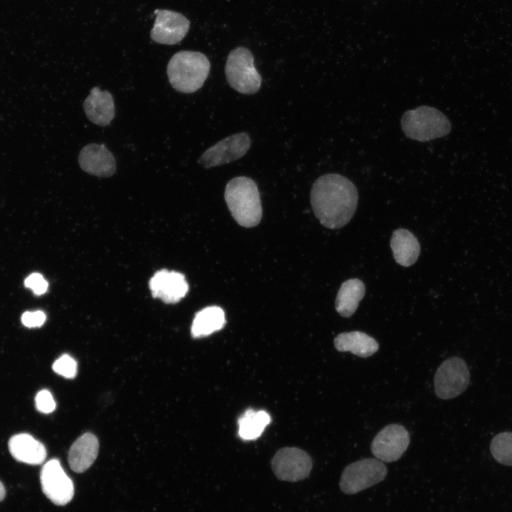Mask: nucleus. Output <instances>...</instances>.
I'll return each instance as SVG.
<instances>
[{
	"mask_svg": "<svg viewBox=\"0 0 512 512\" xmlns=\"http://www.w3.org/2000/svg\"><path fill=\"white\" fill-rule=\"evenodd\" d=\"M251 145L250 136L245 132L232 134L208 149L198 163L206 169L218 166L243 156Z\"/></svg>",
	"mask_w": 512,
	"mask_h": 512,
	"instance_id": "obj_9",
	"label": "nucleus"
},
{
	"mask_svg": "<svg viewBox=\"0 0 512 512\" xmlns=\"http://www.w3.org/2000/svg\"><path fill=\"white\" fill-rule=\"evenodd\" d=\"M390 247L396 262L404 267L413 265L420 253L417 239L406 229L399 228L393 232Z\"/></svg>",
	"mask_w": 512,
	"mask_h": 512,
	"instance_id": "obj_19",
	"label": "nucleus"
},
{
	"mask_svg": "<svg viewBox=\"0 0 512 512\" xmlns=\"http://www.w3.org/2000/svg\"><path fill=\"white\" fill-rule=\"evenodd\" d=\"M26 287L33 290L36 295L44 294L48 289V282L40 273L31 274L24 281Z\"/></svg>",
	"mask_w": 512,
	"mask_h": 512,
	"instance_id": "obj_26",
	"label": "nucleus"
},
{
	"mask_svg": "<svg viewBox=\"0 0 512 512\" xmlns=\"http://www.w3.org/2000/svg\"><path fill=\"white\" fill-rule=\"evenodd\" d=\"M490 450L497 462L512 466V432H504L496 435L491 440Z\"/></svg>",
	"mask_w": 512,
	"mask_h": 512,
	"instance_id": "obj_23",
	"label": "nucleus"
},
{
	"mask_svg": "<svg viewBox=\"0 0 512 512\" xmlns=\"http://www.w3.org/2000/svg\"><path fill=\"white\" fill-rule=\"evenodd\" d=\"M334 346L340 352L349 351L361 358L376 353L379 345L375 339L361 331L343 332L334 338Z\"/></svg>",
	"mask_w": 512,
	"mask_h": 512,
	"instance_id": "obj_18",
	"label": "nucleus"
},
{
	"mask_svg": "<svg viewBox=\"0 0 512 512\" xmlns=\"http://www.w3.org/2000/svg\"><path fill=\"white\" fill-rule=\"evenodd\" d=\"M400 124L406 137L420 142L440 138L451 130L447 116L430 106H420L406 111L401 117Z\"/></svg>",
	"mask_w": 512,
	"mask_h": 512,
	"instance_id": "obj_4",
	"label": "nucleus"
},
{
	"mask_svg": "<svg viewBox=\"0 0 512 512\" xmlns=\"http://www.w3.org/2000/svg\"><path fill=\"white\" fill-rule=\"evenodd\" d=\"M46 316L42 311H26L21 316L23 324L28 328L40 327L46 321Z\"/></svg>",
	"mask_w": 512,
	"mask_h": 512,
	"instance_id": "obj_27",
	"label": "nucleus"
},
{
	"mask_svg": "<svg viewBox=\"0 0 512 512\" xmlns=\"http://www.w3.org/2000/svg\"><path fill=\"white\" fill-rule=\"evenodd\" d=\"M470 374L466 362L459 357L447 358L437 368L434 378V392L441 399L454 398L468 387Z\"/></svg>",
	"mask_w": 512,
	"mask_h": 512,
	"instance_id": "obj_7",
	"label": "nucleus"
},
{
	"mask_svg": "<svg viewBox=\"0 0 512 512\" xmlns=\"http://www.w3.org/2000/svg\"><path fill=\"white\" fill-rule=\"evenodd\" d=\"M53 369L66 378H73L77 373V363L71 356L64 354L53 363Z\"/></svg>",
	"mask_w": 512,
	"mask_h": 512,
	"instance_id": "obj_24",
	"label": "nucleus"
},
{
	"mask_svg": "<svg viewBox=\"0 0 512 512\" xmlns=\"http://www.w3.org/2000/svg\"><path fill=\"white\" fill-rule=\"evenodd\" d=\"M40 479L43 492L53 503L63 506L73 498V483L58 459L49 460L43 465Z\"/></svg>",
	"mask_w": 512,
	"mask_h": 512,
	"instance_id": "obj_10",
	"label": "nucleus"
},
{
	"mask_svg": "<svg viewBox=\"0 0 512 512\" xmlns=\"http://www.w3.org/2000/svg\"><path fill=\"white\" fill-rule=\"evenodd\" d=\"M365 294V285L359 279H350L344 282L337 294L335 306L337 312L343 317H349L357 309Z\"/></svg>",
	"mask_w": 512,
	"mask_h": 512,
	"instance_id": "obj_20",
	"label": "nucleus"
},
{
	"mask_svg": "<svg viewBox=\"0 0 512 512\" xmlns=\"http://www.w3.org/2000/svg\"><path fill=\"white\" fill-rule=\"evenodd\" d=\"M224 197L228 208L236 222L246 228L257 225L262 218L260 193L255 182L247 176L230 180Z\"/></svg>",
	"mask_w": 512,
	"mask_h": 512,
	"instance_id": "obj_2",
	"label": "nucleus"
},
{
	"mask_svg": "<svg viewBox=\"0 0 512 512\" xmlns=\"http://www.w3.org/2000/svg\"><path fill=\"white\" fill-rule=\"evenodd\" d=\"M225 323V313L220 307H206L195 315L191 326V334L196 338L208 336L221 329Z\"/></svg>",
	"mask_w": 512,
	"mask_h": 512,
	"instance_id": "obj_21",
	"label": "nucleus"
},
{
	"mask_svg": "<svg viewBox=\"0 0 512 512\" xmlns=\"http://www.w3.org/2000/svg\"><path fill=\"white\" fill-rule=\"evenodd\" d=\"M35 401L36 408L43 413H50L56 407L52 394L47 390L39 391L36 396Z\"/></svg>",
	"mask_w": 512,
	"mask_h": 512,
	"instance_id": "obj_25",
	"label": "nucleus"
},
{
	"mask_svg": "<svg viewBox=\"0 0 512 512\" xmlns=\"http://www.w3.org/2000/svg\"><path fill=\"white\" fill-rule=\"evenodd\" d=\"M312 468V459L304 450L284 447L274 454L272 469L280 480L294 482L307 477Z\"/></svg>",
	"mask_w": 512,
	"mask_h": 512,
	"instance_id": "obj_8",
	"label": "nucleus"
},
{
	"mask_svg": "<svg viewBox=\"0 0 512 512\" xmlns=\"http://www.w3.org/2000/svg\"><path fill=\"white\" fill-rule=\"evenodd\" d=\"M9 449L16 460L28 464H41L46 457L44 445L26 433L11 437L9 441Z\"/></svg>",
	"mask_w": 512,
	"mask_h": 512,
	"instance_id": "obj_16",
	"label": "nucleus"
},
{
	"mask_svg": "<svg viewBox=\"0 0 512 512\" xmlns=\"http://www.w3.org/2000/svg\"><path fill=\"white\" fill-rule=\"evenodd\" d=\"M99 442L91 433L80 436L71 446L68 453V462L72 470L77 473L86 471L97 457Z\"/></svg>",
	"mask_w": 512,
	"mask_h": 512,
	"instance_id": "obj_17",
	"label": "nucleus"
},
{
	"mask_svg": "<svg viewBox=\"0 0 512 512\" xmlns=\"http://www.w3.org/2000/svg\"><path fill=\"white\" fill-rule=\"evenodd\" d=\"M410 444V435L402 425L390 424L382 429L371 443V452L376 459L392 462L398 460Z\"/></svg>",
	"mask_w": 512,
	"mask_h": 512,
	"instance_id": "obj_11",
	"label": "nucleus"
},
{
	"mask_svg": "<svg viewBox=\"0 0 512 512\" xmlns=\"http://www.w3.org/2000/svg\"><path fill=\"white\" fill-rule=\"evenodd\" d=\"M227 81L236 91L246 95L256 93L262 77L254 65V57L247 48L237 47L229 53L225 65Z\"/></svg>",
	"mask_w": 512,
	"mask_h": 512,
	"instance_id": "obj_5",
	"label": "nucleus"
},
{
	"mask_svg": "<svg viewBox=\"0 0 512 512\" xmlns=\"http://www.w3.org/2000/svg\"><path fill=\"white\" fill-rule=\"evenodd\" d=\"M149 288L153 297L166 304H174L186 296L188 285L181 273L163 269L151 278Z\"/></svg>",
	"mask_w": 512,
	"mask_h": 512,
	"instance_id": "obj_13",
	"label": "nucleus"
},
{
	"mask_svg": "<svg viewBox=\"0 0 512 512\" xmlns=\"http://www.w3.org/2000/svg\"><path fill=\"white\" fill-rule=\"evenodd\" d=\"M78 163L84 171L100 177H110L116 171L114 157L104 144L85 146L80 151Z\"/></svg>",
	"mask_w": 512,
	"mask_h": 512,
	"instance_id": "obj_14",
	"label": "nucleus"
},
{
	"mask_svg": "<svg viewBox=\"0 0 512 512\" xmlns=\"http://www.w3.org/2000/svg\"><path fill=\"white\" fill-rule=\"evenodd\" d=\"M156 21L151 31V39L159 43L174 45L188 31L189 21L181 14L169 10H156Z\"/></svg>",
	"mask_w": 512,
	"mask_h": 512,
	"instance_id": "obj_12",
	"label": "nucleus"
},
{
	"mask_svg": "<svg viewBox=\"0 0 512 512\" xmlns=\"http://www.w3.org/2000/svg\"><path fill=\"white\" fill-rule=\"evenodd\" d=\"M358 191L346 177L326 174L313 183L310 201L320 223L330 229L344 226L352 218L357 206Z\"/></svg>",
	"mask_w": 512,
	"mask_h": 512,
	"instance_id": "obj_1",
	"label": "nucleus"
},
{
	"mask_svg": "<svg viewBox=\"0 0 512 512\" xmlns=\"http://www.w3.org/2000/svg\"><path fill=\"white\" fill-rule=\"evenodd\" d=\"M270 422L269 414L264 410L248 409L238 420V434L245 440L259 437Z\"/></svg>",
	"mask_w": 512,
	"mask_h": 512,
	"instance_id": "obj_22",
	"label": "nucleus"
},
{
	"mask_svg": "<svg viewBox=\"0 0 512 512\" xmlns=\"http://www.w3.org/2000/svg\"><path fill=\"white\" fill-rule=\"evenodd\" d=\"M386 474L387 468L380 460L363 459L344 469L339 486L343 493L353 494L380 482Z\"/></svg>",
	"mask_w": 512,
	"mask_h": 512,
	"instance_id": "obj_6",
	"label": "nucleus"
},
{
	"mask_svg": "<svg viewBox=\"0 0 512 512\" xmlns=\"http://www.w3.org/2000/svg\"><path fill=\"white\" fill-rule=\"evenodd\" d=\"M210 68V61L203 53L181 50L171 58L167 65V75L175 90L193 93L203 85Z\"/></svg>",
	"mask_w": 512,
	"mask_h": 512,
	"instance_id": "obj_3",
	"label": "nucleus"
},
{
	"mask_svg": "<svg viewBox=\"0 0 512 512\" xmlns=\"http://www.w3.org/2000/svg\"><path fill=\"white\" fill-rule=\"evenodd\" d=\"M87 118L99 126L108 125L114 117V103L111 93L93 87L83 102Z\"/></svg>",
	"mask_w": 512,
	"mask_h": 512,
	"instance_id": "obj_15",
	"label": "nucleus"
},
{
	"mask_svg": "<svg viewBox=\"0 0 512 512\" xmlns=\"http://www.w3.org/2000/svg\"><path fill=\"white\" fill-rule=\"evenodd\" d=\"M6 491L3 484L0 481V501L5 497Z\"/></svg>",
	"mask_w": 512,
	"mask_h": 512,
	"instance_id": "obj_28",
	"label": "nucleus"
}]
</instances>
